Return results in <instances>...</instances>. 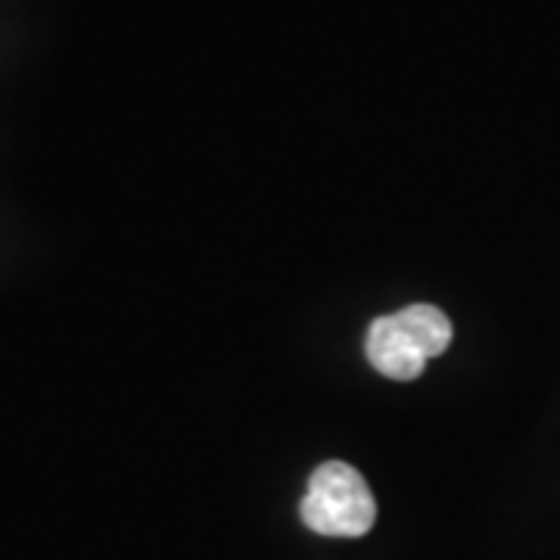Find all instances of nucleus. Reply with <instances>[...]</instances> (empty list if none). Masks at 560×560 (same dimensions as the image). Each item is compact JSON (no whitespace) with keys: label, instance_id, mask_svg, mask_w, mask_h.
Returning a JSON list of instances; mask_svg holds the SVG:
<instances>
[{"label":"nucleus","instance_id":"nucleus-1","mask_svg":"<svg viewBox=\"0 0 560 560\" xmlns=\"http://www.w3.org/2000/svg\"><path fill=\"white\" fill-rule=\"evenodd\" d=\"M452 346V320L436 305H405L393 315H383L364 337V352L374 371L389 381H415L430 359Z\"/></svg>","mask_w":560,"mask_h":560},{"label":"nucleus","instance_id":"nucleus-2","mask_svg":"<svg viewBox=\"0 0 560 560\" xmlns=\"http://www.w3.org/2000/svg\"><path fill=\"white\" fill-rule=\"evenodd\" d=\"M302 521L318 536L359 539L371 533L377 521V501L352 464L327 460L308 480L302 499Z\"/></svg>","mask_w":560,"mask_h":560}]
</instances>
